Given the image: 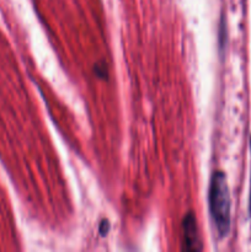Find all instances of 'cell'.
Masks as SVG:
<instances>
[{
    "label": "cell",
    "instance_id": "obj_3",
    "mask_svg": "<svg viewBox=\"0 0 251 252\" xmlns=\"http://www.w3.org/2000/svg\"><path fill=\"white\" fill-rule=\"evenodd\" d=\"M94 70H95L96 76H98V78H102V79L107 78V69H106V66L103 65V64H96Z\"/></svg>",
    "mask_w": 251,
    "mask_h": 252
},
{
    "label": "cell",
    "instance_id": "obj_5",
    "mask_svg": "<svg viewBox=\"0 0 251 252\" xmlns=\"http://www.w3.org/2000/svg\"><path fill=\"white\" fill-rule=\"evenodd\" d=\"M250 149H251V143H250ZM251 185V182H250ZM250 214H251V189H250Z\"/></svg>",
    "mask_w": 251,
    "mask_h": 252
},
{
    "label": "cell",
    "instance_id": "obj_1",
    "mask_svg": "<svg viewBox=\"0 0 251 252\" xmlns=\"http://www.w3.org/2000/svg\"><path fill=\"white\" fill-rule=\"evenodd\" d=\"M209 212L217 233L225 238L231 225V201L225 175L221 171L214 172L209 185Z\"/></svg>",
    "mask_w": 251,
    "mask_h": 252
},
{
    "label": "cell",
    "instance_id": "obj_4",
    "mask_svg": "<svg viewBox=\"0 0 251 252\" xmlns=\"http://www.w3.org/2000/svg\"><path fill=\"white\" fill-rule=\"evenodd\" d=\"M108 231H110V223H108V220H102L98 226V233L101 234V236H106Z\"/></svg>",
    "mask_w": 251,
    "mask_h": 252
},
{
    "label": "cell",
    "instance_id": "obj_2",
    "mask_svg": "<svg viewBox=\"0 0 251 252\" xmlns=\"http://www.w3.org/2000/svg\"><path fill=\"white\" fill-rule=\"evenodd\" d=\"M182 234H184V246L182 249L186 251H198L202 249L199 241L198 228H197L196 217L188 213L182 221Z\"/></svg>",
    "mask_w": 251,
    "mask_h": 252
}]
</instances>
